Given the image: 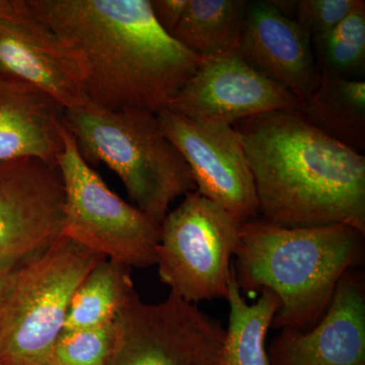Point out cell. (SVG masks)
I'll use <instances>...</instances> for the list:
<instances>
[{
  "label": "cell",
  "instance_id": "obj_1",
  "mask_svg": "<svg viewBox=\"0 0 365 365\" xmlns=\"http://www.w3.org/2000/svg\"><path fill=\"white\" fill-rule=\"evenodd\" d=\"M73 51L91 104L110 111L169 107L202 58L165 33L150 0H26Z\"/></svg>",
  "mask_w": 365,
  "mask_h": 365
},
{
  "label": "cell",
  "instance_id": "obj_2",
  "mask_svg": "<svg viewBox=\"0 0 365 365\" xmlns=\"http://www.w3.org/2000/svg\"><path fill=\"white\" fill-rule=\"evenodd\" d=\"M263 220L287 227L344 223L365 234V158L299 110L235 124Z\"/></svg>",
  "mask_w": 365,
  "mask_h": 365
},
{
  "label": "cell",
  "instance_id": "obj_3",
  "mask_svg": "<svg viewBox=\"0 0 365 365\" xmlns=\"http://www.w3.org/2000/svg\"><path fill=\"white\" fill-rule=\"evenodd\" d=\"M241 292H272L278 302L272 327L309 330L326 313L338 282L364 258V234L337 223L287 227L242 222L235 254Z\"/></svg>",
  "mask_w": 365,
  "mask_h": 365
},
{
  "label": "cell",
  "instance_id": "obj_4",
  "mask_svg": "<svg viewBox=\"0 0 365 365\" xmlns=\"http://www.w3.org/2000/svg\"><path fill=\"white\" fill-rule=\"evenodd\" d=\"M64 121L86 162L116 173L135 207L158 225L174 201L196 191L189 165L157 114L110 111L88 102L66 110Z\"/></svg>",
  "mask_w": 365,
  "mask_h": 365
},
{
  "label": "cell",
  "instance_id": "obj_5",
  "mask_svg": "<svg viewBox=\"0 0 365 365\" xmlns=\"http://www.w3.org/2000/svg\"><path fill=\"white\" fill-rule=\"evenodd\" d=\"M104 257L62 237L16 270L0 309V364L50 365L72 297Z\"/></svg>",
  "mask_w": 365,
  "mask_h": 365
},
{
  "label": "cell",
  "instance_id": "obj_6",
  "mask_svg": "<svg viewBox=\"0 0 365 365\" xmlns=\"http://www.w3.org/2000/svg\"><path fill=\"white\" fill-rule=\"evenodd\" d=\"M57 165L66 193L62 237L126 267L155 265L160 225L106 185L66 128Z\"/></svg>",
  "mask_w": 365,
  "mask_h": 365
},
{
  "label": "cell",
  "instance_id": "obj_7",
  "mask_svg": "<svg viewBox=\"0 0 365 365\" xmlns=\"http://www.w3.org/2000/svg\"><path fill=\"white\" fill-rule=\"evenodd\" d=\"M242 225L198 192L188 194L160 223L155 252L160 280L190 304L227 299Z\"/></svg>",
  "mask_w": 365,
  "mask_h": 365
},
{
  "label": "cell",
  "instance_id": "obj_8",
  "mask_svg": "<svg viewBox=\"0 0 365 365\" xmlns=\"http://www.w3.org/2000/svg\"><path fill=\"white\" fill-rule=\"evenodd\" d=\"M115 325L106 365H218L225 334L220 321L172 292L158 304L134 292Z\"/></svg>",
  "mask_w": 365,
  "mask_h": 365
},
{
  "label": "cell",
  "instance_id": "obj_9",
  "mask_svg": "<svg viewBox=\"0 0 365 365\" xmlns=\"http://www.w3.org/2000/svg\"><path fill=\"white\" fill-rule=\"evenodd\" d=\"M63 181L38 158L0 163V271L18 270L62 237Z\"/></svg>",
  "mask_w": 365,
  "mask_h": 365
},
{
  "label": "cell",
  "instance_id": "obj_10",
  "mask_svg": "<svg viewBox=\"0 0 365 365\" xmlns=\"http://www.w3.org/2000/svg\"><path fill=\"white\" fill-rule=\"evenodd\" d=\"M157 116L163 133L189 165L196 191L242 222L256 220L253 174L235 126L190 119L168 108Z\"/></svg>",
  "mask_w": 365,
  "mask_h": 365
},
{
  "label": "cell",
  "instance_id": "obj_11",
  "mask_svg": "<svg viewBox=\"0 0 365 365\" xmlns=\"http://www.w3.org/2000/svg\"><path fill=\"white\" fill-rule=\"evenodd\" d=\"M0 78L37 88L66 110L90 102L76 54L26 0H0Z\"/></svg>",
  "mask_w": 365,
  "mask_h": 365
},
{
  "label": "cell",
  "instance_id": "obj_12",
  "mask_svg": "<svg viewBox=\"0 0 365 365\" xmlns=\"http://www.w3.org/2000/svg\"><path fill=\"white\" fill-rule=\"evenodd\" d=\"M302 102L247 63L240 53L203 59L168 109L200 121L234 125L277 111L299 110Z\"/></svg>",
  "mask_w": 365,
  "mask_h": 365
},
{
  "label": "cell",
  "instance_id": "obj_13",
  "mask_svg": "<svg viewBox=\"0 0 365 365\" xmlns=\"http://www.w3.org/2000/svg\"><path fill=\"white\" fill-rule=\"evenodd\" d=\"M270 365H365V283L347 271L321 319L309 330L280 329L267 348Z\"/></svg>",
  "mask_w": 365,
  "mask_h": 365
},
{
  "label": "cell",
  "instance_id": "obj_14",
  "mask_svg": "<svg viewBox=\"0 0 365 365\" xmlns=\"http://www.w3.org/2000/svg\"><path fill=\"white\" fill-rule=\"evenodd\" d=\"M239 53L247 63L302 103L311 97L321 79L311 36L271 1L248 2Z\"/></svg>",
  "mask_w": 365,
  "mask_h": 365
},
{
  "label": "cell",
  "instance_id": "obj_15",
  "mask_svg": "<svg viewBox=\"0 0 365 365\" xmlns=\"http://www.w3.org/2000/svg\"><path fill=\"white\" fill-rule=\"evenodd\" d=\"M66 109L19 81L0 78V163L38 158L56 165L64 148Z\"/></svg>",
  "mask_w": 365,
  "mask_h": 365
},
{
  "label": "cell",
  "instance_id": "obj_16",
  "mask_svg": "<svg viewBox=\"0 0 365 365\" xmlns=\"http://www.w3.org/2000/svg\"><path fill=\"white\" fill-rule=\"evenodd\" d=\"M248 1L188 0L172 37L202 59L239 52Z\"/></svg>",
  "mask_w": 365,
  "mask_h": 365
},
{
  "label": "cell",
  "instance_id": "obj_17",
  "mask_svg": "<svg viewBox=\"0 0 365 365\" xmlns=\"http://www.w3.org/2000/svg\"><path fill=\"white\" fill-rule=\"evenodd\" d=\"M299 111L309 123L353 150L365 148V81L321 76Z\"/></svg>",
  "mask_w": 365,
  "mask_h": 365
},
{
  "label": "cell",
  "instance_id": "obj_18",
  "mask_svg": "<svg viewBox=\"0 0 365 365\" xmlns=\"http://www.w3.org/2000/svg\"><path fill=\"white\" fill-rule=\"evenodd\" d=\"M256 302L247 304L232 267L227 297L230 304L228 325L218 365H270L266 339L279 302L268 290H262Z\"/></svg>",
  "mask_w": 365,
  "mask_h": 365
},
{
  "label": "cell",
  "instance_id": "obj_19",
  "mask_svg": "<svg viewBox=\"0 0 365 365\" xmlns=\"http://www.w3.org/2000/svg\"><path fill=\"white\" fill-rule=\"evenodd\" d=\"M134 292L130 268L104 259L74 292L62 332L113 323Z\"/></svg>",
  "mask_w": 365,
  "mask_h": 365
},
{
  "label": "cell",
  "instance_id": "obj_20",
  "mask_svg": "<svg viewBox=\"0 0 365 365\" xmlns=\"http://www.w3.org/2000/svg\"><path fill=\"white\" fill-rule=\"evenodd\" d=\"M319 76L354 78L365 68V1L330 32L312 39Z\"/></svg>",
  "mask_w": 365,
  "mask_h": 365
},
{
  "label": "cell",
  "instance_id": "obj_21",
  "mask_svg": "<svg viewBox=\"0 0 365 365\" xmlns=\"http://www.w3.org/2000/svg\"><path fill=\"white\" fill-rule=\"evenodd\" d=\"M115 343V322L62 332L53 348L50 365H106L114 351Z\"/></svg>",
  "mask_w": 365,
  "mask_h": 365
},
{
  "label": "cell",
  "instance_id": "obj_22",
  "mask_svg": "<svg viewBox=\"0 0 365 365\" xmlns=\"http://www.w3.org/2000/svg\"><path fill=\"white\" fill-rule=\"evenodd\" d=\"M359 0H297L294 18L312 39L336 28Z\"/></svg>",
  "mask_w": 365,
  "mask_h": 365
},
{
  "label": "cell",
  "instance_id": "obj_23",
  "mask_svg": "<svg viewBox=\"0 0 365 365\" xmlns=\"http://www.w3.org/2000/svg\"><path fill=\"white\" fill-rule=\"evenodd\" d=\"M153 18L165 33L172 36L181 21L188 0H150Z\"/></svg>",
  "mask_w": 365,
  "mask_h": 365
},
{
  "label": "cell",
  "instance_id": "obj_24",
  "mask_svg": "<svg viewBox=\"0 0 365 365\" xmlns=\"http://www.w3.org/2000/svg\"><path fill=\"white\" fill-rule=\"evenodd\" d=\"M16 270L0 271V309L6 300L7 294L11 292L16 278Z\"/></svg>",
  "mask_w": 365,
  "mask_h": 365
},
{
  "label": "cell",
  "instance_id": "obj_25",
  "mask_svg": "<svg viewBox=\"0 0 365 365\" xmlns=\"http://www.w3.org/2000/svg\"><path fill=\"white\" fill-rule=\"evenodd\" d=\"M0 365H4V364H0Z\"/></svg>",
  "mask_w": 365,
  "mask_h": 365
}]
</instances>
